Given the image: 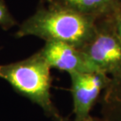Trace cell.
I'll return each instance as SVG.
<instances>
[{"label": "cell", "mask_w": 121, "mask_h": 121, "mask_svg": "<svg viewBox=\"0 0 121 121\" xmlns=\"http://www.w3.org/2000/svg\"><path fill=\"white\" fill-rule=\"evenodd\" d=\"M39 51L50 68L67 72L69 74L101 72L80 48L69 43L47 41Z\"/></svg>", "instance_id": "5"}, {"label": "cell", "mask_w": 121, "mask_h": 121, "mask_svg": "<svg viewBox=\"0 0 121 121\" xmlns=\"http://www.w3.org/2000/svg\"><path fill=\"white\" fill-rule=\"evenodd\" d=\"M84 121H102L101 119H98V118H94V117H89L87 119H86Z\"/></svg>", "instance_id": "10"}, {"label": "cell", "mask_w": 121, "mask_h": 121, "mask_svg": "<svg viewBox=\"0 0 121 121\" xmlns=\"http://www.w3.org/2000/svg\"><path fill=\"white\" fill-rule=\"evenodd\" d=\"M50 69L40 51H38L23 60L0 65V78L39 105L54 121H67L52 102Z\"/></svg>", "instance_id": "2"}, {"label": "cell", "mask_w": 121, "mask_h": 121, "mask_svg": "<svg viewBox=\"0 0 121 121\" xmlns=\"http://www.w3.org/2000/svg\"><path fill=\"white\" fill-rule=\"evenodd\" d=\"M54 4L96 19L112 16L121 5L115 0H50Z\"/></svg>", "instance_id": "6"}, {"label": "cell", "mask_w": 121, "mask_h": 121, "mask_svg": "<svg viewBox=\"0 0 121 121\" xmlns=\"http://www.w3.org/2000/svg\"><path fill=\"white\" fill-rule=\"evenodd\" d=\"M69 75L72 82L75 121H84L90 117L92 107L101 92L108 86L111 77L103 72H75Z\"/></svg>", "instance_id": "4"}, {"label": "cell", "mask_w": 121, "mask_h": 121, "mask_svg": "<svg viewBox=\"0 0 121 121\" xmlns=\"http://www.w3.org/2000/svg\"><path fill=\"white\" fill-rule=\"evenodd\" d=\"M16 21L12 16L3 0H0V27L5 31L10 29L16 25Z\"/></svg>", "instance_id": "8"}, {"label": "cell", "mask_w": 121, "mask_h": 121, "mask_svg": "<svg viewBox=\"0 0 121 121\" xmlns=\"http://www.w3.org/2000/svg\"><path fill=\"white\" fill-rule=\"evenodd\" d=\"M115 1L117 2H118V3H119V4H120V5H121V0H115Z\"/></svg>", "instance_id": "11"}, {"label": "cell", "mask_w": 121, "mask_h": 121, "mask_svg": "<svg viewBox=\"0 0 121 121\" xmlns=\"http://www.w3.org/2000/svg\"><path fill=\"white\" fill-rule=\"evenodd\" d=\"M112 21L116 32L121 40V8L112 15Z\"/></svg>", "instance_id": "9"}, {"label": "cell", "mask_w": 121, "mask_h": 121, "mask_svg": "<svg viewBox=\"0 0 121 121\" xmlns=\"http://www.w3.org/2000/svg\"><path fill=\"white\" fill-rule=\"evenodd\" d=\"M80 49L99 71L112 78L121 76V40L114 28L112 16L96 21L93 39Z\"/></svg>", "instance_id": "3"}, {"label": "cell", "mask_w": 121, "mask_h": 121, "mask_svg": "<svg viewBox=\"0 0 121 121\" xmlns=\"http://www.w3.org/2000/svg\"><path fill=\"white\" fill-rule=\"evenodd\" d=\"M102 121H121V76L111 77L101 103Z\"/></svg>", "instance_id": "7"}, {"label": "cell", "mask_w": 121, "mask_h": 121, "mask_svg": "<svg viewBox=\"0 0 121 121\" xmlns=\"http://www.w3.org/2000/svg\"><path fill=\"white\" fill-rule=\"evenodd\" d=\"M35 13L21 24L16 37L32 35L47 41L64 42L82 48L93 39L96 21L69 9L45 0Z\"/></svg>", "instance_id": "1"}]
</instances>
